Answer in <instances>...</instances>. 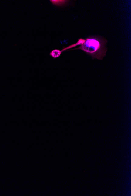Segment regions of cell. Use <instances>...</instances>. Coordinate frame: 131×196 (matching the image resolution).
Returning a JSON list of instances; mask_svg holds the SVG:
<instances>
[{
  "label": "cell",
  "instance_id": "obj_1",
  "mask_svg": "<svg viewBox=\"0 0 131 196\" xmlns=\"http://www.w3.org/2000/svg\"><path fill=\"white\" fill-rule=\"evenodd\" d=\"M85 43L78 48L83 51L88 55L91 56L93 59H97L102 60L106 55L107 48L106 45L107 40L100 36H89L86 38Z\"/></svg>",
  "mask_w": 131,
  "mask_h": 196
},
{
  "label": "cell",
  "instance_id": "obj_2",
  "mask_svg": "<svg viewBox=\"0 0 131 196\" xmlns=\"http://www.w3.org/2000/svg\"><path fill=\"white\" fill-rule=\"evenodd\" d=\"M85 40L82 39V38H80L78 40V42H77L76 43L72 45H71L70 46L66 48L62 49V51H61V52H62L63 51H65L67 50V49L72 48L75 47L78 45H82L85 43Z\"/></svg>",
  "mask_w": 131,
  "mask_h": 196
},
{
  "label": "cell",
  "instance_id": "obj_3",
  "mask_svg": "<svg viewBox=\"0 0 131 196\" xmlns=\"http://www.w3.org/2000/svg\"><path fill=\"white\" fill-rule=\"evenodd\" d=\"M61 53L62 52H61V51L58 50V49H54L51 52L49 55L54 59H55V58H59L61 56Z\"/></svg>",
  "mask_w": 131,
  "mask_h": 196
},
{
  "label": "cell",
  "instance_id": "obj_4",
  "mask_svg": "<svg viewBox=\"0 0 131 196\" xmlns=\"http://www.w3.org/2000/svg\"><path fill=\"white\" fill-rule=\"evenodd\" d=\"M52 3L53 5H56V6H62L63 5H65L67 1H50Z\"/></svg>",
  "mask_w": 131,
  "mask_h": 196
}]
</instances>
